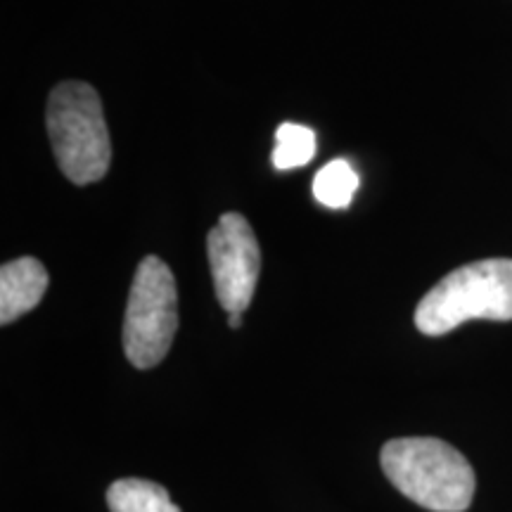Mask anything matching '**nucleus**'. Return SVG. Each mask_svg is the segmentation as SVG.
I'll return each instance as SVG.
<instances>
[{"mask_svg":"<svg viewBox=\"0 0 512 512\" xmlns=\"http://www.w3.org/2000/svg\"><path fill=\"white\" fill-rule=\"evenodd\" d=\"M50 285L48 271L34 256L8 261L0 268V323L10 325L36 309Z\"/></svg>","mask_w":512,"mask_h":512,"instance_id":"obj_6","label":"nucleus"},{"mask_svg":"<svg viewBox=\"0 0 512 512\" xmlns=\"http://www.w3.org/2000/svg\"><path fill=\"white\" fill-rule=\"evenodd\" d=\"M178 330V292L171 268L145 256L133 275L124 316V354L131 366L155 368L169 354Z\"/></svg>","mask_w":512,"mask_h":512,"instance_id":"obj_4","label":"nucleus"},{"mask_svg":"<svg viewBox=\"0 0 512 512\" xmlns=\"http://www.w3.org/2000/svg\"><path fill=\"white\" fill-rule=\"evenodd\" d=\"M382 470L403 496L432 512H465L475 498V470L458 448L434 437L382 446Z\"/></svg>","mask_w":512,"mask_h":512,"instance_id":"obj_1","label":"nucleus"},{"mask_svg":"<svg viewBox=\"0 0 512 512\" xmlns=\"http://www.w3.org/2000/svg\"><path fill=\"white\" fill-rule=\"evenodd\" d=\"M228 325H230V328H240L242 313H228Z\"/></svg>","mask_w":512,"mask_h":512,"instance_id":"obj_10","label":"nucleus"},{"mask_svg":"<svg viewBox=\"0 0 512 512\" xmlns=\"http://www.w3.org/2000/svg\"><path fill=\"white\" fill-rule=\"evenodd\" d=\"M316 157V133L309 126L292 124L285 121L275 131V150H273V166L278 171L299 169L306 166Z\"/></svg>","mask_w":512,"mask_h":512,"instance_id":"obj_9","label":"nucleus"},{"mask_svg":"<svg viewBox=\"0 0 512 512\" xmlns=\"http://www.w3.org/2000/svg\"><path fill=\"white\" fill-rule=\"evenodd\" d=\"M207 256L219 304L242 313L252 304L261 271V249L242 214H223L207 235Z\"/></svg>","mask_w":512,"mask_h":512,"instance_id":"obj_5","label":"nucleus"},{"mask_svg":"<svg viewBox=\"0 0 512 512\" xmlns=\"http://www.w3.org/2000/svg\"><path fill=\"white\" fill-rule=\"evenodd\" d=\"M46 126L57 166L74 185L95 183L110 171V131L93 86L81 81L55 86L48 98Z\"/></svg>","mask_w":512,"mask_h":512,"instance_id":"obj_3","label":"nucleus"},{"mask_svg":"<svg viewBox=\"0 0 512 512\" xmlns=\"http://www.w3.org/2000/svg\"><path fill=\"white\" fill-rule=\"evenodd\" d=\"M358 190V174L349 162L335 159L325 164L313 178V195L330 209H347Z\"/></svg>","mask_w":512,"mask_h":512,"instance_id":"obj_8","label":"nucleus"},{"mask_svg":"<svg viewBox=\"0 0 512 512\" xmlns=\"http://www.w3.org/2000/svg\"><path fill=\"white\" fill-rule=\"evenodd\" d=\"M112 512H181L164 486L147 479H119L107 489Z\"/></svg>","mask_w":512,"mask_h":512,"instance_id":"obj_7","label":"nucleus"},{"mask_svg":"<svg viewBox=\"0 0 512 512\" xmlns=\"http://www.w3.org/2000/svg\"><path fill=\"white\" fill-rule=\"evenodd\" d=\"M467 320H512V259H482L444 275L415 309V328L439 337Z\"/></svg>","mask_w":512,"mask_h":512,"instance_id":"obj_2","label":"nucleus"}]
</instances>
